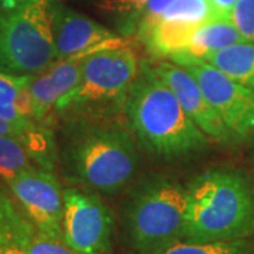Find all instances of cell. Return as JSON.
<instances>
[{
  "label": "cell",
  "mask_w": 254,
  "mask_h": 254,
  "mask_svg": "<svg viewBox=\"0 0 254 254\" xmlns=\"http://www.w3.org/2000/svg\"><path fill=\"white\" fill-rule=\"evenodd\" d=\"M123 115L137 143L148 154L165 161L187 160L205 151L210 144L187 115L173 89L147 61H140Z\"/></svg>",
  "instance_id": "obj_1"
},
{
  "label": "cell",
  "mask_w": 254,
  "mask_h": 254,
  "mask_svg": "<svg viewBox=\"0 0 254 254\" xmlns=\"http://www.w3.org/2000/svg\"><path fill=\"white\" fill-rule=\"evenodd\" d=\"M254 235V190L245 177L209 170L187 185L184 240L225 242Z\"/></svg>",
  "instance_id": "obj_2"
},
{
  "label": "cell",
  "mask_w": 254,
  "mask_h": 254,
  "mask_svg": "<svg viewBox=\"0 0 254 254\" xmlns=\"http://www.w3.org/2000/svg\"><path fill=\"white\" fill-rule=\"evenodd\" d=\"M64 148L68 177L100 192L125 188L136 175L140 155L128 127L105 120L75 122Z\"/></svg>",
  "instance_id": "obj_3"
},
{
  "label": "cell",
  "mask_w": 254,
  "mask_h": 254,
  "mask_svg": "<svg viewBox=\"0 0 254 254\" xmlns=\"http://www.w3.org/2000/svg\"><path fill=\"white\" fill-rule=\"evenodd\" d=\"M140 61L130 47L109 48L82 60L76 86L55 106V115L78 120H105L123 112Z\"/></svg>",
  "instance_id": "obj_4"
},
{
  "label": "cell",
  "mask_w": 254,
  "mask_h": 254,
  "mask_svg": "<svg viewBox=\"0 0 254 254\" xmlns=\"http://www.w3.org/2000/svg\"><path fill=\"white\" fill-rule=\"evenodd\" d=\"M58 0H0V71L34 75L55 61Z\"/></svg>",
  "instance_id": "obj_5"
},
{
  "label": "cell",
  "mask_w": 254,
  "mask_h": 254,
  "mask_svg": "<svg viewBox=\"0 0 254 254\" xmlns=\"http://www.w3.org/2000/svg\"><path fill=\"white\" fill-rule=\"evenodd\" d=\"M187 187L167 177H150L133 190L126 208L127 233L140 254L181 240Z\"/></svg>",
  "instance_id": "obj_6"
},
{
  "label": "cell",
  "mask_w": 254,
  "mask_h": 254,
  "mask_svg": "<svg viewBox=\"0 0 254 254\" xmlns=\"http://www.w3.org/2000/svg\"><path fill=\"white\" fill-rule=\"evenodd\" d=\"M199 83L237 143H254V92L202 60L174 58Z\"/></svg>",
  "instance_id": "obj_7"
},
{
  "label": "cell",
  "mask_w": 254,
  "mask_h": 254,
  "mask_svg": "<svg viewBox=\"0 0 254 254\" xmlns=\"http://www.w3.org/2000/svg\"><path fill=\"white\" fill-rule=\"evenodd\" d=\"M113 218L99 196L64 190V242L82 254H110Z\"/></svg>",
  "instance_id": "obj_8"
},
{
  "label": "cell",
  "mask_w": 254,
  "mask_h": 254,
  "mask_svg": "<svg viewBox=\"0 0 254 254\" xmlns=\"http://www.w3.org/2000/svg\"><path fill=\"white\" fill-rule=\"evenodd\" d=\"M4 182L38 232L64 240V190L53 171L33 167Z\"/></svg>",
  "instance_id": "obj_9"
},
{
  "label": "cell",
  "mask_w": 254,
  "mask_h": 254,
  "mask_svg": "<svg viewBox=\"0 0 254 254\" xmlns=\"http://www.w3.org/2000/svg\"><path fill=\"white\" fill-rule=\"evenodd\" d=\"M53 34L55 60H82L102 50L131 46L130 37L120 36L60 3L55 10Z\"/></svg>",
  "instance_id": "obj_10"
},
{
  "label": "cell",
  "mask_w": 254,
  "mask_h": 254,
  "mask_svg": "<svg viewBox=\"0 0 254 254\" xmlns=\"http://www.w3.org/2000/svg\"><path fill=\"white\" fill-rule=\"evenodd\" d=\"M154 71L175 93L190 120L198 126L210 141L222 145L236 144L237 141L210 105L199 83L184 66L168 61H160Z\"/></svg>",
  "instance_id": "obj_11"
},
{
  "label": "cell",
  "mask_w": 254,
  "mask_h": 254,
  "mask_svg": "<svg viewBox=\"0 0 254 254\" xmlns=\"http://www.w3.org/2000/svg\"><path fill=\"white\" fill-rule=\"evenodd\" d=\"M82 60H55L44 71L30 75L28 88L36 122L51 126L57 103L72 91L79 81Z\"/></svg>",
  "instance_id": "obj_12"
},
{
  "label": "cell",
  "mask_w": 254,
  "mask_h": 254,
  "mask_svg": "<svg viewBox=\"0 0 254 254\" xmlns=\"http://www.w3.org/2000/svg\"><path fill=\"white\" fill-rule=\"evenodd\" d=\"M36 230L13 193L0 184V254H27Z\"/></svg>",
  "instance_id": "obj_13"
},
{
  "label": "cell",
  "mask_w": 254,
  "mask_h": 254,
  "mask_svg": "<svg viewBox=\"0 0 254 254\" xmlns=\"http://www.w3.org/2000/svg\"><path fill=\"white\" fill-rule=\"evenodd\" d=\"M245 41L239 30L230 18L218 17L202 24L195 30L190 37L187 48L168 60L174 58H190V60H205L209 54L218 53L227 47L235 46Z\"/></svg>",
  "instance_id": "obj_14"
},
{
  "label": "cell",
  "mask_w": 254,
  "mask_h": 254,
  "mask_svg": "<svg viewBox=\"0 0 254 254\" xmlns=\"http://www.w3.org/2000/svg\"><path fill=\"white\" fill-rule=\"evenodd\" d=\"M28 81L30 75L0 71V118L10 122L34 120V108Z\"/></svg>",
  "instance_id": "obj_15"
},
{
  "label": "cell",
  "mask_w": 254,
  "mask_h": 254,
  "mask_svg": "<svg viewBox=\"0 0 254 254\" xmlns=\"http://www.w3.org/2000/svg\"><path fill=\"white\" fill-rule=\"evenodd\" d=\"M235 81L254 92V43L242 41L239 44L209 54L205 60Z\"/></svg>",
  "instance_id": "obj_16"
},
{
  "label": "cell",
  "mask_w": 254,
  "mask_h": 254,
  "mask_svg": "<svg viewBox=\"0 0 254 254\" xmlns=\"http://www.w3.org/2000/svg\"><path fill=\"white\" fill-rule=\"evenodd\" d=\"M253 245L247 239L225 242L177 240L151 254H252Z\"/></svg>",
  "instance_id": "obj_17"
},
{
  "label": "cell",
  "mask_w": 254,
  "mask_h": 254,
  "mask_svg": "<svg viewBox=\"0 0 254 254\" xmlns=\"http://www.w3.org/2000/svg\"><path fill=\"white\" fill-rule=\"evenodd\" d=\"M148 0H98V7L116 24L119 34L136 36L138 21Z\"/></svg>",
  "instance_id": "obj_18"
},
{
  "label": "cell",
  "mask_w": 254,
  "mask_h": 254,
  "mask_svg": "<svg viewBox=\"0 0 254 254\" xmlns=\"http://www.w3.org/2000/svg\"><path fill=\"white\" fill-rule=\"evenodd\" d=\"M218 17L216 10L209 0H174L158 20L177 21L199 27Z\"/></svg>",
  "instance_id": "obj_19"
},
{
  "label": "cell",
  "mask_w": 254,
  "mask_h": 254,
  "mask_svg": "<svg viewBox=\"0 0 254 254\" xmlns=\"http://www.w3.org/2000/svg\"><path fill=\"white\" fill-rule=\"evenodd\" d=\"M33 167L38 165L26 145L14 137L0 136V178L3 181Z\"/></svg>",
  "instance_id": "obj_20"
},
{
  "label": "cell",
  "mask_w": 254,
  "mask_h": 254,
  "mask_svg": "<svg viewBox=\"0 0 254 254\" xmlns=\"http://www.w3.org/2000/svg\"><path fill=\"white\" fill-rule=\"evenodd\" d=\"M230 20L245 41L254 43V0H237Z\"/></svg>",
  "instance_id": "obj_21"
},
{
  "label": "cell",
  "mask_w": 254,
  "mask_h": 254,
  "mask_svg": "<svg viewBox=\"0 0 254 254\" xmlns=\"http://www.w3.org/2000/svg\"><path fill=\"white\" fill-rule=\"evenodd\" d=\"M27 254H82L66 245L64 240L46 236L36 230L27 247Z\"/></svg>",
  "instance_id": "obj_22"
},
{
  "label": "cell",
  "mask_w": 254,
  "mask_h": 254,
  "mask_svg": "<svg viewBox=\"0 0 254 254\" xmlns=\"http://www.w3.org/2000/svg\"><path fill=\"white\" fill-rule=\"evenodd\" d=\"M43 123H38L34 120L28 122H10L6 119L0 118V136H10L18 138L27 148L28 143L34 137L38 128Z\"/></svg>",
  "instance_id": "obj_23"
},
{
  "label": "cell",
  "mask_w": 254,
  "mask_h": 254,
  "mask_svg": "<svg viewBox=\"0 0 254 254\" xmlns=\"http://www.w3.org/2000/svg\"><path fill=\"white\" fill-rule=\"evenodd\" d=\"M173 1L174 0H148L138 21L136 36L140 33H144L145 30H148L151 26H154Z\"/></svg>",
  "instance_id": "obj_24"
},
{
  "label": "cell",
  "mask_w": 254,
  "mask_h": 254,
  "mask_svg": "<svg viewBox=\"0 0 254 254\" xmlns=\"http://www.w3.org/2000/svg\"><path fill=\"white\" fill-rule=\"evenodd\" d=\"M213 9L216 10L219 17L230 18L232 10L235 7L237 0H209Z\"/></svg>",
  "instance_id": "obj_25"
}]
</instances>
